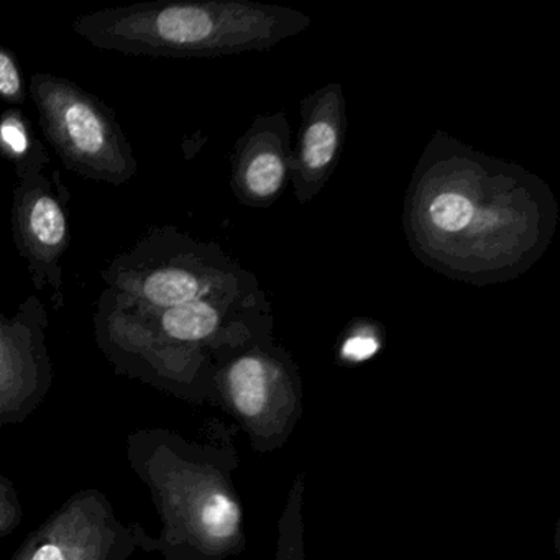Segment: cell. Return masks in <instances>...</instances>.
I'll list each match as a JSON object with an SVG mask.
<instances>
[{
    "label": "cell",
    "instance_id": "ba28073f",
    "mask_svg": "<svg viewBox=\"0 0 560 560\" xmlns=\"http://www.w3.org/2000/svg\"><path fill=\"white\" fill-rule=\"evenodd\" d=\"M47 324L45 307L37 298L25 301L18 316H0V428L25 421L51 388Z\"/></svg>",
    "mask_w": 560,
    "mask_h": 560
},
{
    "label": "cell",
    "instance_id": "8fae6325",
    "mask_svg": "<svg viewBox=\"0 0 560 560\" xmlns=\"http://www.w3.org/2000/svg\"><path fill=\"white\" fill-rule=\"evenodd\" d=\"M291 127L287 114L255 117L232 155L231 186L248 208H270L291 178Z\"/></svg>",
    "mask_w": 560,
    "mask_h": 560
},
{
    "label": "cell",
    "instance_id": "30bf717a",
    "mask_svg": "<svg viewBox=\"0 0 560 560\" xmlns=\"http://www.w3.org/2000/svg\"><path fill=\"white\" fill-rule=\"evenodd\" d=\"M347 132L346 97L330 83L301 103V132L293 150L290 183L301 205L316 198L339 165Z\"/></svg>",
    "mask_w": 560,
    "mask_h": 560
},
{
    "label": "cell",
    "instance_id": "277c9868",
    "mask_svg": "<svg viewBox=\"0 0 560 560\" xmlns=\"http://www.w3.org/2000/svg\"><path fill=\"white\" fill-rule=\"evenodd\" d=\"M106 281L116 296L149 310H166L235 293L258 283L218 245L175 231L143 238L114 261Z\"/></svg>",
    "mask_w": 560,
    "mask_h": 560
},
{
    "label": "cell",
    "instance_id": "4fadbf2b",
    "mask_svg": "<svg viewBox=\"0 0 560 560\" xmlns=\"http://www.w3.org/2000/svg\"><path fill=\"white\" fill-rule=\"evenodd\" d=\"M304 474H298L288 491L277 527L275 560H307L304 546Z\"/></svg>",
    "mask_w": 560,
    "mask_h": 560
},
{
    "label": "cell",
    "instance_id": "5b68a950",
    "mask_svg": "<svg viewBox=\"0 0 560 560\" xmlns=\"http://www.w3.org/2000/svg\"><path fill=\"white\" fill-rule=\"evenodd\" d=\"M212 392L258 454L283 447L303 418L300 366L273 332L222 357L212 372Z\"/></svg>",
    "mask_w": 560,
    "mask_h": 560
},
{
    "label": "cell",
    "instance_id": "7c38bea8",
    "mask_svg": "<svg viewBox=\"0 0 560 560\" xmlns=\"http://www.w3.org/2000/svg\"><path fill=\"white\" fill-rule=\"evenodd\" d=\"M0 153L14 163L19 178L25 173L42 172L48 162L44 147L32 136L31 124L15 109L0 117Z\"/></svg>",
    "mask_w": 560,
    "mask_h": 560
},
{
    "label": "cell",
    "instance_id": "2e32d148",
    "mask_svg": "<svg viewBox=\"0 0 560 560\" xmlns=\"http://www.w3.org/2000/svg\"><path fill=\"white\" fill-rule=\"evenodd\" d=\"M24 510L18 488L4 475H0V537L9 536L22 523Z\"/></svg>",
    "mask_w": 560,
    "mask_h": 560
},
{
    "label": "cell",
    "instance_id": "5bb4252c",
    "mask_svg": "<svg viewBox=\"0 0 560 560\" xmlns=\"http://www.w3.org/2000/svg\"><path fill=\"white\" fill-rule=\"evenodd\" d=\"M382 346L383 336L378 326L366 319H357L347 327L337 355H339L340 362L359 365V363L373 359Z\"/></svg>",
    "mask_w": 560,
    "mask_h": 560
},
{
    "label": "cell",
    "instance_id": "9a60e30c",
    "mask_svg": "<svg viewBox=\"0 0 560 560\" xmlns=\"http://www.w3.org/2000/svg\"><path fill=\"white\" fill-rule=\"evenodd\" d=\"M0 101L11 106H24L27 103L24 78L18 60L11 51L0 47Z\"/></svg>",
    "mask_w": 560,
    "mask_h": 560
},
{
    "label": "cell",
    "instance_id": "9c48e42d",
    "mask_svg": "<svg viewBox=\"0 0 560 560\" xmlns=\"http://www.w3.org/2000/svg\"><path fill=\"white\" fill-rule=\"evenodd\" d=\"M12 229L19 254L27 261L38 291L51 287L63 304L61 258L70 245L67 211L42 172L19 178L12 206Z\"/></svg>",
    "mask_w": 560,
    "mask_h": 560
},
{
    "label": "cell",
    "instance_id": "3957f363",
    "mask_svg": "<svg viewBox=\"0 0 560 560\" xmlns=\"http://www.w3.org/2000/svg\"><path fill=\"white\" fill-rule=\"evenodd\" d=\"M311 27L310 15L248 0L145 2L81 15L94 47L136 57L211 58L264 51Z\"/></svg>",
    "mask_w": 560,
    "mask_h": 560
},
{
    "label": "cell",
    "instance_id": "6da1fadb",
    "mask_svg": "<svg viewBox=\"0 0 560 560\" xmlns=\"http://www.w3.org/2000/svg\"><path fill=\"white\" fill-rule=\"evenodd\" d=\"M559 205L527 170L438 132L412 172L402 229L412 254L465 283H504L549 248Z\"/></svg>",
    "mask_w": 560,
    "mask_h": 560
},
{
    "label": "cell",
    "instance_id": "7a4b0ae2",
    "mask_svg": "<svg viewBox=\"0 0 560 560\" xmlns=\"http://www.w3.org/2000/svg\"><path fill=\"white\" fill-rule=\"evenodd\" d=\"M235 429L215 422L208 442L166 429L130 438L133 470L162 517L156 547L168 560H228L247 546L245 511L235 488Z\"/></svg>",
    "mask_w": 560,
    "mask_h": 560
},
{
    "label": "cell",
    "instance_id": "52a82bcc",
    "mask_svg": "<svg viewBox=\"0 0 560 560\" xmlns=\"http://www.w3.org/2000/svg\"><path fill=\"white\" fill-rule=\"evenodd\" d=\"M150 537L124 524L103 491H78L65 501L11 560H129Z\"/></svg>",
    "mask_w": 560,
    "mask_h": 560
},
{
    "label": "cell",
    "instance_id": "8992f818",
    "mask_svg": "<svg viewBox=\"0 0 560 560\" xmlns=\"http://www.w3.org/2000/svg\"><path fill=\"white\" fill-rule=\"evenodd\" d=\"M28 91L45 137L68 170L114 186L137 175L132 147L106 104L51 74H34Z\"/></svg>",
    "mask_w": 560,
    "mask_h": 560
}]
</instances>
